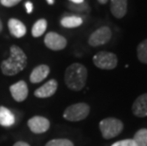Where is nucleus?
Masks as SVG:
<instances>
[{
    "mask_svg": "<svg viewBox=\"0 0 147 146\" xmlns=\"http://www.w3.org/2000/svg\"><path fill=\"white\" fill-rule=\"evenodd\" d=\"M11 55L1 63V70L4 75L12 76L19 73L27 66L28 59L25 52L18 46H11Z\"/></svg>",
    "mask_w": 147,
    "mask_h": 146,
    "instance_id": "1",
    "label": "nucleus"
},
{
    "mask_svg": "<svg viewBox=\"0 0 147 146\" xmlns=\"http://www.w3.org/2000/svg\"><path fill=\"white\" fill-rule=\"evenodd\" d=\"M87 69L82 64L74 63L70 65L65 72V83L67 86L74 91H80L86 85Z\"/></svg>",
    "mask_w": 147,
    "mask_h": 146,
    "instance_id": "2",
    "label": "nucleus"
},
{
    "mask_svg": "<svg viewBox=\"0 0 147 146\" xmlns=\"http://www.w3.org/2000/svg\"><path fill=\"white\" fill-rule=\"evenodd\" d=\"M99 127L102 138L110 139L121 134L123 129V123L121 120L115 118H106L100 122Z\"/></svg>",
    "mask_w": 147,
    "mask_h": 146,
    "instance_id": "3",
    "label": "nucleus"
},
{
    "mask_svg": "<svg viewBox=\"0 0 147 146\" xmlns=\"http://www.w3.org/2000/svg\"><path fill=\"white\" fill-rule=\"evenodd\" d=\"M89 112L90 107L88 104L84 102H79L65 108L63 116L65 120L70 122H79L86 119L89 115Z\"/></svg>",
    "mask_w": 147,
    "mask_h": 146,
    "instance_id": "4",
    "label": "nucleus"
},
{
    "mask_svg": "<svg viewBox=\"0 0 147 146\" xmlns=\"http://www.w3.org/2000/svg\"><path fill=\"white\" fill-rule=\"evenodd\" d=\"M93 63L100 69L111 70L117 67L118 58L116 54L109 51H100L93 57Z\"/></svg>",
    "mask_w": 147,
    "mask_h": 146,
    "instance_id": "5",
    "label": "nucleus"
},
{
    "mask_svg": "<svg viewBox=\"0 0 147 146\" xmlns=\"http://www.w3.org/2000/svg\"><path fill=\"white\" fill-rule=\"evenodd\" d=\"M112 37V32L110 28L104 26L99 28L94 32L90 34L88 38V44L91 46H99L105 45L110 41Z\"/></svg>",
    "mask_w": 147,
    "mask_h": 146,
    "instance_id": "6",
    "label": "nucleus"
},
{
    "mask_svg": "<svg viewBox=\"0 0 147 146\" xmlns=\"http://www.w3.org/2000/svg\"><path fill=\"white\" fill-rule=\"evenodd\" d=\"M44 43L51 50H62L67 46V39L56 32H49L44 39Z\"/></svg>",
    "mask_w": 147,
    "mask_h": 146,
    "instance_id": "7",
    "label": "nucleus"
},
{
    "mask_svg": "<svg viewBox=\"0 0 147 146\" xmlns=\"http://www.w3.org/2000/svg\"><path fill=\"white\" fill-rule=\"evenodd\" d=\"M28 126L34 134H42L49 130L51 123L49 120L41 116H34L28 122Z\"/></svg>",
    "mask_w": 147,
    "mask_h": 146,
    "instance_id": "8",
    "label": "nucleus"
},
{
    "mask_svg": "<svg viewBox=\"0 0 147 146\" xmlns=\"http://www.w3.org/2000/svg\"><path fill=\"white\" fill-rule=\"evenodd\" d=\"M11 94L12 98L16 102H23L27 99L29 89H28L27 83L24 81H19V82L13 83L10 87Z\"/></svg>",
    "mask_w": 147,
    "mask_h": 146,
    "instance_id": "9",
    "label": "nucleus"
},
{
    "mask_svg": "<svg viewBox=\"0 0 147 146\" xmlns=\"http://www.w3.org/2000/svg\"><path fill=\"white\" fill-rule=\"evenodd\" d=\"M132 112L136 117H147V93L140 95L132 105Z\"/></svg>",
    "mask_w": 147,
    "mask_h": 146,
    "instance_id": "10",
    "label": "nucleus"
},
{
    "mask_svg": "<svg viewBox=\"0 0 147 146\" xmlns=\"http://www.w3.org/2000/svg\"><path fill=\"white\" fill-rule=\"evenodd\" d=\"M58 87V83L55 80H49L45 85L37 88L34 92V95L37 98H49L54 95Z\"/></svg>",
    "mask_w": 147,
    "mask_h": 146,
    "instance_id": "11",
    "label": "nucleus"
},
{
    "mask_svg": "<svg viewBox=\"0 0 147 146\" xmlns=\"http://www.w3.org/2000/svg\"><path fill=\"white\" fill-rule=\"evenodd\" d=\"M127 0H110V11L113 16L121 19L127 12Z\"/></svg>",
    "mask_w": 147,
    "mask_h": 146,
    "instance_id": "12",
    "label": "nucleus"
},
{
    "mask_svg": "<svg viewBox=\"0 0 147 146\" xmlns=\"http://www.w3.org/2000/svg\"><path fill=\"white\" fill-rule=\"evenodd\" d=\"M8 27L11 34L12 36L16 37V38H21L27 32L26 26L21 21L18 19H14V18H11V19L9 20Z\"/></svg>",
    "mask_w": 147,
    "mask_h": 146,
    "instance_id": "13",
    "label": "nucleus"
},
{
    "mask_svg": "<svg viewBox=\"0 0 147 146\" xmlns=\"http://www.w3.org/2000/svg\"><path fill=\"white\" fill-rule=\"evenodd\" d=\"M49 73V67L46 65H40V66L36 67L30 73V80L32 83H40L45 80L48 77Z\"/></svg>",
    "mask_w": 147,
    "mask_h": 146,
    "instance_id": "14",
    "label": "nucleus"
},
{
    "mask_svg": "<svg viewBox=\"0 0 147 146\" xmlns=\"http://www.w3.org/2000/svg\"><path fill=\"white\" fill-rule=\"evenodd\" d=\"M15 122V117L13 113L5 106H0V125L4 127H10Z\"/></svg>",
    "mask_w": 147,
    "mask_h": 146,
    "instance_id": "15",
    "label": "nucleus"
},
{
    "mask_svg": "<svg viewBox=\"0 0 147 146\" xmlns=\"http://www.w3.org/2000/svg\"><path fill=\"white\" fill-rule=\"evenodd\" d=\"M60 23L64 28L73 29V28H77L83 24V18L78 15H68V16H64L62 18Z\"/></svg>",
    "mask_w": 147,
    "mask_h": 146,
    "instance_id": "16",
    "label": "nucleus"
},
{
    "mask_svg": "<svg viewBox=\"0 0 147 146\" xmlns=\"http://www.w3.org/2000/svg\"><path fill=\"white\" fill-rule=\"evenodd\" d=\"M137 56L140 63L147 65V39L142 41L138 46Z\"/></svg>",
    "mask_w": 147,
    "mask_h": 146,
    "instance_id": "17",
    "label": "nucleus"
},
{
    "mask_svg": "<svg viewBox=\"0 0 147 146\" xmlns=\"http://www.w3.org/2000/svg\"><path fill=\"white\" fill-rule=\"evenodd\" d=\"M136 146H147V129L142 128L136 132L132 139Z\"/></svg>",
    "mask_w": 147,
    "mask_h": 146,
    "instance_id": "18",
    "label": "nucleus"
},
{
    "mask_svg": "<svg viewBox=\"0 0 147 146\" xmlns=\"http://www.w3.org/2000/svg\"><path fill=\"white\" fill-rule=\"evenodd\" d=\"M47 30V21L45 19H39L34 23L32 30V34L33 37H39L44 34V32Z\"/></svg>",
    "mask_w": 147,
    "mask_h": 146,
    "instance_id": "19",
    "label": "nucleus"
},
{
    "mask_svg": "<svg viewBox=\"0 0 147 146\" xmlns=\"http://www.w3.org/2000/svg\"><path fill=\"white\" fill-rule=\"evenodd\" d=\"M46 146H74L73 142L67 139H56L49 141Z\"/></svg>",
    "mask_w": 147,
    "mask_h": 146,
    "instance_id": "20",
    "label": "nucleus"
},
{
    "mask_svg": "<svg viewBox=\"0 0 147 146\" xmlns=\"http://www.w3.org/2000/svg\"><path fill=\"white\" fill-rule=\"evenodd\" d=\"M69 7L72 11H79V12H88L89 11V7L86 2L80 3V4H74V3H69L68 4Z\"/></svg>",
    "mask_w": 147,
    "mask_h": 146,
    "instance_id": "21",
    "label": "nucleus"
},
{
    "mask_svg": "<svg viewBox=\"0 0 147 146\" xmlns=\"http://www.w3.org/2000/svg\"><path fill=\"white\" fill-rule=\"evenodd\" d=\"M111 146H136V144L132 139H123V141H119L117 142H115Z\"/></svg>",
    "mask_w": 147,
    "mask_h": 146,
    "instance_id": "22",
    "label": "nucleus"
},
{
    "mask_svg": "<svg viewBox=\"0 0 147 146\" xmlns=\"http://www.w3.org/2000/svg\"><path fill=\"white\" fill-rule=\"evenodd\" d=\"M21 1V0H0V2H1V4L3 6H5V7H13L16 4H18Z\"/></svg>",
    "mask_w": 147,
    "mask_h": 146,
    "instance_id": "23",
    "label": "nucleus"
},
{
    "mask_svg": "<svg viewBox=\"0 0 147 146\" xmlns=\"http://www.w3.org/2000/svg\"><path fill=\"white\" fill-rule=\"evenodd\" d=\"M25 7H26V11H27L28 13H32V9H33V5H32V2L28 1L26 4H25Z\"/></svg>",
    "mask_w": 147,
    "mask_h": 146,
    "instance_id": "24",
    "label": "nucleus"
},
{
    "mask_svg": "<svg viewBox=\"0 0 147 146\" xmlns=\"http://www.w3.org/2000/svg\"><path fill=\"white\" fill-rule=\"evenodd\" d=\"M13 146H30V144H28L27 142H24V141H18Z\"/></svg>",
    "mask_w": 147,
    "mask_h": 146,
    "instance_id": "25",
    "label": "nucleus"
},
{
    "mask_svg": "<svg viewBox=\"0 0 147 146\" xmlns=\"http://www.w3.org/2000/svg\"><path fill=\"white\" fill-rule=\"evenodd\" d=\"M70 3H74V4H80V3L84 2V0H69Z\"/></svg>",
    "mask_w": 147,
    "mask_h": 146,
    "instance_id": "26",
    "label": "nucleus"
},
{
    "mask_svg": "<svg viewBox=\"0 0 147 146\" xmlns=\"http://www.w3.org/2000/svg\"><path fill=\"white\" fill-rule=\"evenodd\" d=\"M107 1L108 0H98V2L100 3V4H106Z\"/></svg>",
    "mask_w": 147,
    "mask_h": 146,
    "instance_id": "27",
    "label": "nucleus"
},
{
    "mask_svg": "<svg viewBox=\"0 0 147 146\" xmlns=\"http://www.w3.org/2000/svg\"><path fill=\"white\" fill-rule=\"evenodd\" d=\"M47 2H48L49 5H52L53 3H54V0H47Z\"/></svg>",
    "mask_w": 147,
    "mask_h": 146,
    "instance_id": "28",
    "label": "nucleus"
},
{
    "mask_svg": "<svg viewBox=\"0 0 147 146\" xmlns=\"http://www.w3.org/2000/svg\"><path fill=\"white\" fill-rule=\"evenodd\" d=\"M2 29H3V25H2V22H1V20H0V32H1Z\"/></svg>",
    "mask_w": 147,
    "mask_h": 146,
    "instance_id": "29",
    "label": "nucleus"
}]
</instances>
